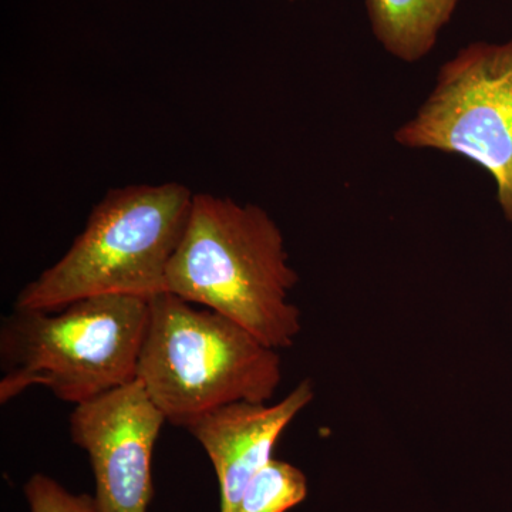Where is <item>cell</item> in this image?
I'll return each instance as SVG.
<instances>
[{"instance_id": "3", "label": "cell", "mask_w": 512, "mask_h": 512, "mask_svg": "<svg viewBox=\"0 0 512 512\" xmlns=\"http://www.w3.org/2000/svg\"><path fill=\"white\" fill-rule=\"evenodd\" d=\"M137 380L167 423L185 429L218 407L271 402L282 359L227 316L161 292L150 299Z\"/></svg>"}, {"instance_id": "8", "label": "cell", "mask_w": 512, "mask_h": 512, "mask_svg": "<svg viewBox=\"0 0 512 512\" xmlns=\"http://www.w3.org/2000/svg\"><path fill=\"white\" fill-rule=\"evenodd\" d=\"M370 29L394 59L417 63L433 52L461 0H365Z\"/></svg>"}, {"instance_id": "4", "label": "cell", "mask_w": 512, "mask_h": 512, "mask_svg": "<svg viewBox=\"0 0 512 512\" xmlns=\"http://www.w3.org/2000/svg\"><path fill=\"white\" fill-rule=\"evenodd\" d=\"M148 316L150 299L130 295L13 309L0 326V403L43 386L77 406L134 382Z\"/></svg>"}, {"instance_id": "6", "label": "cell", "mask_w": 512, "mask_h": 512, "mask_svg": "<svg viewBox=\"0 0 512 512\" xmlns=\"http://www.w3.org/2000/svg\"><path fill=\"white\" fill-rule=\"evenodd\" d=\"M165 423L137 379L74 406L70 436L89 454L97 512H147L154 495L151 461Z\"/></svg>"}, {"instance_id": "9", "label": "cell", "mask_w": 512, "mask_h": 512, "mask_svg": "<svg viewBox=\"0 0 512 512\" xmlns=\"http://www.w3.org/2000/svg\"><path fill=\"white\" fill-rule=\"evenodd\" d=\"M308 480L298 467L272 458L252 478L235 512H286L305 501Z\"/></svg>"}, {"instance_id": "7", "label": "cell", "mask_w": 512, "mask_h": 512, "mask_svg": "<svg viewBox=\"0 0 512 512\" xmlns=\"http://www.w3.org/2000/svg\"><path fill=\"white\" fill-rule=\"evenodd\" d=\"M313 399L315 386L305 379L274 404H228L185 426L214 464L220 483V512L237 511L252 478L272 460L279 437Z\"/></svg>"}, {"instance_id": "1", "label": "cell", "mask_w": 512, "mask_h": 512, "mask_svg": "<svg viewBox=\"0 0 512 512\" xmlns=\"http://www.w3.org/2000/svg\"><path fill=\"white\" fill-rule=\"evenodd\" d=\"M298 282L284 232L264 208L194 194L168 265L167 292L227 316L281 350L291 348L302 330L301 309L289 302Z\"/></svg>"}, {"instance_id": "11", "label": "cell", "mask_w": 512, "mask_h": 512, "mask_svg": "<svg viewBox=\"0 0 512 512\" xmlns=\"http://www.w3.org/2000/svg\"><path fill=\"white\" fill-rule=\"evenodd\" d=\"M288 2H299V0H288Z\"/></svg>"}, {"instance_id": "2", "label": "cell", "mask_w": 512, "mask_h": 512, "mask_svg": "<svg viewBox=\"0 0 512 512\" xmlns=\"http://www.w3.org/2000/svg\"><path fill=\"white\" fill-rule=\"evenodd\" d=\"M194 192L180 183L110 190L94 205L66 254L29 282L13 309L55 311L79 299L167 292V271L180 245Z\"/></svg>"}, {"instance_id": "10", "label": "cell", "mask_w": 512, "mask_h": 512, "mask_svg": "<svg viewBox=\"0 0 512 512\" xmlns=\"http://www.w3.org/2000/svg\"><path fill=\"white\" fill-rule=\"evenodd\" d=\"M30 512H97L94 498L74 495L53 478L35 474L25 485Z\"/></svg>"}, {"instance_id": "5", "label": "cell", "mask_w": 512, "mask_h": 512, "mask_svg": "<svg viewBox=\"0 0 512 512\" xmlns=\"http://www.w3.org/2000/svg\"><path fill=\"white\" fill-rule=\"evenodd\" d=\"M393 140L483 168L512 227V36L501 43H468L441 64L429 96Z\"/></svg>"}]
</instances>
